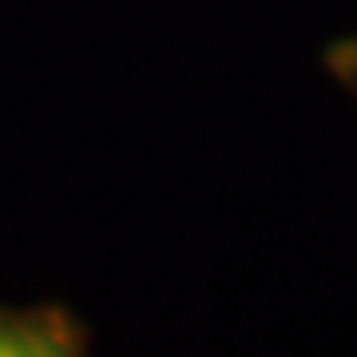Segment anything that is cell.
I'll return each mask as SVG.
<instances>
[{
  "label": "cell",
  "mask_w": 357,
  "mask_h": 357,
  "mask_svg": "<svg viewBox=\"0 0 357 357\" xmlns=\"http://www.w3.org/2000/svg\"><path fill=\"white\" fill-rule=\"evenodd\" d=\"M0 357H76V349L44 321L0 314Z\"/></svg>",
  "instance_id": "cell-1"
}]
</instances>
